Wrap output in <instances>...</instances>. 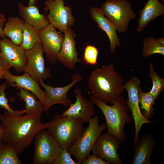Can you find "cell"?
I'll use <instances>...</instances> for the list:
<instances>
[{"label": "cell", "instance_id": "ffe728a7", "mask_svg": "<svg viewBox=\"0 0 164 164\" xmlns=\"http://www.w3.org/2000/svg\"><path fill=\"white\" fill-rule=\"evenodd\" d=\"M18 7L19 14L24 22L37 30H39L50 24L47 16L39 12V7L36 4L26 6L19 3Z\"/></svg>", "mask_w": 164, "mask_h": 164}, {"label": "cell", "instance_id": "d590c367", "mask_svg": "<svg viewBox=\"0 0 164 164\" xmlns=\"http://www.w3.org/2000/svg\"><path fill=\"white\" fill-rule=\"evenodd\" d=\"M37 0H29L28 5H34L36 4Z\"/></svg>", "mask_w": 164, "mask_h": 164}, {"label": "cell", "instance_id": "52a82bcc", "mask_svg": "<svg viewBox=\"0 0 164 164\" xmlns=\"http://www.w3.org/2000/svg\"><path fill=\"white\" fill-rule=\"evenodd\" d=\"M34 139L33 164H53L62 148L61 145L48 130L40 131Z\"/></svg>", "mask_w": 164, "mask_h": 164}, {"label": "cell", "instance_id": "44dd1931", "mask_svg": "<svg viewBox=\"0 0 164 164\" xmlns=\"http://www.w3.org/2000/svg\"><path fill=\"white\" fill-rule=\"evenodd\" d=\"M139 14L138 25L137 30L141 32L157 17L164 14V5L158 0H148L145 3L144 8L139 11Z\"/></svg>", "mask_w": 164, "mask_h": 164}, {"label": "cell", "instance_id": "74e56055", "mask_svg": "<svg viewBox=\"0 0 164 164\" xmlns=\"http://www.w3.org/2000/svg\"><path fill=\"white\" fill-rule=\"evenodd\" d=\"M162 0V2H164V0Z\"/></svg>", "mask_w": 164, "mask_h": 164}, {"label": "cell", "instance_id": "7402d4cb", "mask_svg": "<svg viewBox=\"0 0 164 164\" xmlns=\"http://www.w3.org/2000/svg\"><path fill=\"white\" fill-rule=\"evenodd\" d=\"M24 23L23 20L17 17L9 18L5 22L4 34L15 45H20L22 42Z\"/></svg>", "mask_w": 164, "mask_h": 164}, {"label": "cell", "instance_id": "e0dca14e", "mask_svg": "<svg viewBox=\"0 0 164 164\" xmlns=\"http://www.w3.org/2000/svg\"><path fill=\"white\" fill-rule=\"evenodd\" d=\"M3 78L6 80V84H9L10 86L22 88L33 94L44 106L46 99L45 91L41 89L39 84L29 74L24 73L21 76H16L12 74L8 70L4 75Z\"/></svg>", "mask_w": 164, "mask_h": 164}, {"label": "cell", "instance_id": "d6986e66", "mask_svg": "<svg viewBox=\"0 0 164 164\" xmlns=\"http://www.w3.org/2000/svg\"><path fill=\"white\" fill-rule=\"evenodd\" d=\"M156 140L151 134L143 136L134 147L132 164H151L152 155Z\"/></svg>", "mask_w": 164, "mask_h": 164}, {"label": "cell", "instance_id": "4fadbf2b", "mask_svg": "<svg viewBox=\"0 0 164 164\" xmlns=\"http://www.w3.org/2000/svg\"><path fill=\"white\" fill-rule=\"evenodd\" d=\"M52 25L49 24L39 30L40 36L44 52L48 61L54 64L60 50L64 35L57 31Z\"/></svg>", "mask_w": 164, "mask_h": 164}, {"label": "cell", "instance_id": "9c48e42d", "mask_svg": "<svg viewBox=\"0 0 164 164\" xmlns=\"http://www.w3.org/2000/svg\"><path fill=\"white\" fill-rule=\"evenodd\" d=\"M49 13L47 17L50 24L62 32L75 23L70 8L63 0H46L44 11Z\"/></svg>", "mask_w": 164, "mask_h": 164}, {"label": "cell", "instance_id": "5bb4252c", "mask_svg": "<svg viewBox=\"0 0 164 164\" xmlns=\"http://www.w3.org/2000/svg\"><path fill=\"white\" fill-rule=\"evenodd\" d=\"M0 48L3 60L18 73L23 72L27 62L25 51L6 37L0 38Z\"/></svg>", "mask_w": 164, "mask_h": 164}, {"label": "cell", "instance_id": "9a60e30c", "mask_svg": "<svg viewBox=\"0 0 164 164\" xmlns=\"http://www.w3.org/2000/svg\"><path fill=\"white\" fill-rule=\"evenodd\" d=\"M64 38L57 60L65 67L73 69L76 64L81 61L78 57L76 48V35L70 27L63 32Z\"/></svg>", "mask_w": 164, "mask_h": 164}, {"label": "cell", "instance_id": "f546056e", "mask_svg": "<svg viewBox=\"0 0 164 164\" xmlns=\"http://www.w3.org/2000/svg\"><path fill=\"white\" fill-rule=\"evenodd\" d=\"M99 52L98 49L95 46L87 45L85 47L83 60L86 64L91 65H96L97 64V59Z\"/></svg>", "mask_w": 164, "mask_h": 164}, {"label": "cell", "instance_id": "603a6c76", "mask_svg": "<svg viewBox=\"0 0 164 164\" xmlns=\"http://www.w3.org/2000/svg\"><path fill=\"white\" fill-rule=\"evenodd\" d=\"M20 91L17 93L20 98L25 103V113L27 115H42L43 111V105L33 94L26 90L19 88Z\"/></svg>", "mask_w": 164, "mask_h": 164}, {"label": "cell", "instance_id": "ba28073f", "mask_svg": "<svg viewBox=\"0 0 164 164\" xmlns=\"http://www.w3.org/2000/svg\"><path fill=\"white\" fill-rule=\"evenodd\" d=\"M124 89L128 93L126 104L131 110L134 123L135 132L133 142L135 144L139 140V132L143 124L153 123V121L147 119L142 114L140 109L138 98V91L141 88L139 79L134 76L125 84Z\"/></svg>", "mask_w": 164, "mask_h": 164}, {"label": "cell", "instance_id": "8d00e7d4", "mask_svg": "<svg viewBox=\"0 0 164 164\" xmlns=\"http://www.w3.org/2000/svg\"><path fill=\"white\" fill-rule=\"evenodd\" d=\"M156 40L161 44L164 45V38L162 37V38L157 39Z\"/></svg>", "mask_w": 164, "mask_h": 164}, {"label": "cell", "instance_id": "8fae6325", "mask_svg": "<svg viewBox=\"0 0 164 164\" xmlns=\"http://www.w3.org/2000/svg\"><path fill=\"white\" fill-rule=\"evenodd\" d=\"M82 75L76 73L72 76L71 82L63 87H54L45 84L43 80H41L39 84L45 90L46 99L43 106V111L48 110L52 105L60 104L66 107L71 104V100L67 97L69 91L74 85L80 82L82 79Z\"/></svg>", "mask_w": 164, "mask_h": 164}, {"label": "cell", "instance_id": "ac0fdd59", "mask_svg": "<svg viewBox=\"0 0 164 164\" xmlns=\"http://www.w3.org/2000/svg\"><path fill=\"white\" fill-rule=\"evenodd\" d=\"M89 13L92 19L97 24L99 29L106 33L110 43L111 52L113 53L116 47L120 45V40L118 36L115 25L105 17L101 8L93 7L90 9Z\"/></svg>", "mask_w": 164, "mask_h": 164}, {"label": "cell", "instance_id": "3957f363", "mask_svg": "<svg viewBox=\"0 0 164 164\" xmlns=\"http://www.w3.org/2000/svg\"><path fill=\"white\" fill-rule=\"evenodd\" d=\"M89 100L98 107L104 115L108 133L115 137L121 143H124L127 139L124 127L133 122L132 116L128 114L130 110L125 98L121 95L112 106L92 96Z\"/></svg>", "mask_w": 164, "mask_h": 164}, {"label": "cell", "instance_id": "d6a6232c", "mask_svg": "<svg viewBox=\"0 0 164 164\" xmlns=\"http://www.w3.org/2000/svg\"><path fill=\"white\" fill-rule=\"evenodd\" d=\"M12 67L3 60L0 55V80L3 78L5 73Z\"/></svg>", "mask_w": 164, "mask_h": 164}, {"label": "cell", "instance_id": "6da1fadb", "mask_svg": "<svg viewBox=\"0 0 164 164\" xmlns=\"http://www.w3.org/2000/svg\"><path fill=\"white\" fill-rule=\"evenodd\" d=\"M42 115H13L6 111L0 114L5 133L3 141L11 145L18 154L29 146L36 135L46 129Z\"/></svg>", "mask_w": 164, "mask_h": 164}, {"label": "cell", "instance_id": "1f68e13d", "mask_svg": "<svg viewBox=\"0 0 164 164\" xmlns=\"http://www.w3.org/2000/svg\"><path fill=\"white\" fill-rule=\"evenodd\" d=\"M82 164H110L108 162L93 154L89 155Z\"/></svg>", "mask_w": 164, "mask_h": 164}, {"label": "cell", "instance_id": "d4e9b609", "mask_svg": "<svg viewBox=\"0 0 164 164\" xmlns=\"http://www.w3.org/2000/svg\"><path fill=\"white\" fill-rule=\"evenodd\" d=\"M138 98L142 114L147 119L150 120L153 117L154 111L153 105L155 101L149 92H145L141 88L138 91Z\"/></svg>", "mask_w": 164, "mask_h": 164}, {"label": "cell", "instance_id": "484cf974", "mask_svg": "<svg viewBox=\"0 0 164 164\" xmlns=\"http://www.w3.org/2000/svg\"><path fill=\"white\" fill-rule=\"evenodd\" d=\"M18 154L12 147L4 141L0 142V164H21Z\"/></svg>", "mask_w": 164, "mask_h": 164}, {"label": "cell", "instance_id": "8992f818", "mask_svg": "<svg viewBox=\"0 0 164 164\" xmlns=\"http://www.w3.org/2000/svg\"><path fill=\"white\" fill-rule=\"evenodd\" d=\"M131 4L126 0H108L101 8L105 16L114 24L118 31L124 33L130 20L136 16Z\"/></svg>", "mask_w": 164, "mask_h": 164}, {"label": "cell", "instance_id": "836d02e7", "mask_svg": "<svg viewBox=\"0 0 164 164\" xmlns=\"http://www.w3.org/2000/svg\"><path fill=\"white\" fill-rule=\"evenodd\" d=\"M7 21L4 14L0 13V37L1 38H3L6 37L3 28L5 26V22Z\"/></svg>", "mask_w": 164, "mask_h": 164}, {"label": "cell", "instance_id": "83f0119b", "mask_svg": "<svg viewBox=\"0 0 164 164\" xmlns=\"http://www.w3.org/2000/svg\"><path fill=\"white\" fill-rule=\"evenodd\" d=\"M149 70V76L152 80V85L149 92L155 101L164 89V79L160 77L156 73L152 63L150 65Z\"/></svg>", "mask_w": 164, "mask_h": 164}, {"label": "cell", "instance_id": "cb8c5ba5", "mask_svg": "<svg viewBox=\"0 0 164 164\" xmlns=\"http://www.w3.org/2000/svg\"><path fill=\"white\" fill-rule=\"evenodd\" d=\"M38 42H41L39 30L24 22L23 39L20 47L24 51L28 50Z\"/></svg>", "mask_w": 164, "mask_h": 164}, {"label": "cell", "instance_id": "30bf717a", "mask_svg": "<svg viewBox=\"0 0 164 164\" xmlns=\"http://www.w3.org/2000/svg\"><path fill=\"white\" fill-rule=\"evenodd\" d=\"M44 52L41 42L25 51L27 62L23 72L29 74L39 84L41 80H45L52 76L50 69L45 66Z\"/></svg>", "mask_w": 164, "mask_h": 164}, {"label": "cell", "instance_id": "7c38bea8", "mask_svg": "<svg viewBox=\"0 0 164 164\" xmlns=\"http://www.w3.org/2000/svg\"><path fill=\"white\" fill-rule=\"evenodd\" d=\"M120 143L115 137L111 135L108 133L101 134L93 147V154L110 164H122L118 152Z\"/></svg>", "mask_w": 164, "mask_h": 164}, {"label": "cell", "instance_id": "277c9868", "mask_svg": "<svg viewBox=\"0 0 164 164\" xmlns=\"http://www.w3.org/2000/svg\"><path fill=\"white\" fill-rule=\"evenodd\" d=\"M81 119L57 114L45 123L50 132L62 148L67 149L80 138L84 130Z\"/></svg>", "mask_w": 164, "mask_h": 164}, {"label": "cell", "instance_id": "4316f807", "mask_svg": "<svg viewBox=\"0 0 164 164\" xmlns=\"http://www.w3.org/2000/svg\"><path fill=\"white\" fill-rule=\"evenodd\" d=\"M142 50V55L147 57L155 53L164 55V45L152 37L145 38Z\"/></svg>", "mask_w": 164, "mask_h": 164}, {"label": "cell", "instance_id": "e575fe53", "mask_svg": "<svg viewBox=\"0 0 164 164\" xmlns=\"http://www.w3.org/2000/svg\"><path fill=\"white\" fill-rule=\"evenodd\" d=\"M5 133V127L2 124L0 125V142L3 141Z\"/></svg>", "mask_w": 164, "mask_h": 164}, {"label": "cell", "instance_id": "7a4b0ae2", "mask_svg": "<svg viewBox=\"0 0 164 164\" xmlns=\"http://www.w3.org/2000/svg\"><path fill=\"white\" fill-rule=\"evenodd\" d=\"M124 80L113 63L93 70L88 79L92 96L106 103L113 104L124 89Z\"/></svg>", "mask_w": 164, "mask_h": 164}, {"label": "cell", "instance_id": "f35d334b", "mask_svg": "<svg viewBox=\"0 0 164 164\" xmlns=\"http://www.w3.org/2000/svg\"><path fill=\"white\" fill-rule=\"evenodd\" d=\"M0 52H1V50H0Z\"/></svg>", "mask_w": 164, "mask_h": 164}, {"label": "cell", "instance_id": "2e32d148", "mask_svg": "<svg viewBox=\"0 0 164 164\" xmlns=\"http://www.w3.org/2000/svg\"><path fill=\"white\" fill-rule=\"evenodd\" d=\"M74 93L76 96L75 102L71 103L61 115L79 118L84 122H88L95 114L93 104L90 100L84 97L80 88H75Z\"/></svg>", "mask_w": 164, "mask_h": 164}, {"label": "cell", "instance_id": "5b68a950", "mask_svg": "<svg viewBox=\"0 0 164 164\" xmlns=\"http://www.w3.org/2000/svg\"><path fill=\"white\" fill-rule=\"evenodd\" d=\"M97 116L92 118L88 121L82 134L71 146L67 149L71 155L75 157L77 162L82 164L90 155L96 140L102 132L106 128L105 123L100 125Z\"/></svg>", "mask_w": 164, "mask_h": 164}, {"label": "cell", "instance_id": "f1b7e54d", "mask_svg": "<svg viewBox=\"0 0 164 164\" xmlns=\"http://www.w3.org/2000/svg\"><path fill=\"white\" fill-rule=\"evenodd\" d=\"M6 83H3L0 85V108L4 109L10 114L16 116H21L25 114L24 110L22 111L14 110L9 106V99L6 96L5 90L7 87Z\"/></svg>", "mask_w": 164, "mask_h": 164}, {"label": "cell", "instance_id": "4dcf8cb0", "mask_svg": "<svg viewBox=\"0 0 164 164\" xmlns=\"http://www.w3.org/2000/svg\"><path fill=\"white\" fill-rule=\"evenodd\" d=\"M66 148H62L53 164H79L72 158Z\"/></svg>", "mask_w": 164, "mask_h": 164}]
</instances>
